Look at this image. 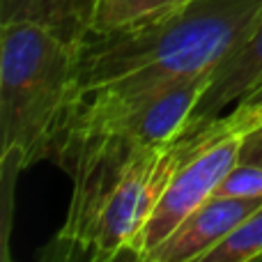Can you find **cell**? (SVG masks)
I'll list each match as a JSON object with an SVG mask.
<instances>
[{
    "label": "cell",
    "mask_w": 262,
    "mask_h": 262,
    "mask_svg": "<svg viewBox=\"0 0 262 262\" xmlns=\"http://www.w3.org/2000/svg\"><path fill=\"white\" fill-rule=\"evenodd\" d=\"M262 21V0H191L138 30L90 35L81 46V95L143 90L212 74Z\"/></svg>",
    "instance_id": "1"
},
{
    "label": "cell",
    "mask_w": 262,
    "mask_h": 262,
    "mask_svg": "<svg viewBox=\"0 0 262 262\" xmlns=\"http://www.w3.org/2000/svg\"><path fill=\"white\" fill-rule=\"evenodd\" d=\"M81 46L30 23L0 26V163L5 237L18 172L51 159L60 129L81 97Z\"/></svg>",
    "instance_id": "2"
},
{
    "label": "cell",
    "mask_w": 262,
    "mask_h": 262,
    "mask_svg": "<svg viewBox=\"0 0 262 262\" xmlns=\"http://www.w3.org/2000/svg\"><path fill=\"white\" fill-rule=\"evenodd\" d=\"M184 154V140L177 138L136 157L90 214L72 258L101 262L124 253L134 255L140 232Z\"/></svg>",
    "instance_id": "3"
},
{
    "label": "cell",
    "mask_w": 262,
    "mask_h": 262,
    "mask_svg": "<svg viewBox=\"0 0 262 262\" xmlns=\"http://www.w3.org/2000/svg\"><path fill=\"white\" fill-rule=\"evenodd\" d=\"M186 154L175 168L166 191L161 193L149 221L145 223L140 239L134 249V258L147 260V255L166 237L180 228L186 216L214 195L216 186L239 161L244 136L228 131L221 120L193 136H184Z\"/></svg>",
    "instance_id": "4"
},
{
    "label": "cell",
    "mask_w": 262,
    "mask_h": 262,
    "mask_svg": "<svg viewBox=\"0 0 262 262\" xmlns=\"http://www.w3.org/2000/svg\"><path fill=\"white\" fill-rule=\"evenodd\" d=\"M262 88V21L246 37V41L235 49L209 76L200 101L195 104L193 115L186 124L184 136H193L219 118L228 115L237 104L249 99Z\"/></svg>",
    "instance_id": "5"
},
{
    "label": "cell",
    "mask_w": 262,
    "mask_h": 262,
    "mask_svg": "<svg viewBox=\"0 0 262 262\" xmlns=\"http://www.w3.org/2000/svg\"><path fill=\"white\" fill-rule=\"evenodd\" d=\"M260 205V198H219V195H212L191 216H186L180 223V228L170 237H166L147 255L145 262L203 260Z\"/></svg>",
    "instance_id": "6"
},
{
    "label": "cell",
    "mask_w": 262,
    "mask_h": 262,
    "mask_svg": "<svg viewBox=\"0 0 262 262\" xmlns=\"http://www.w3.org/2000/svg\"><path fill=\"white\" fill-rule=\"evenodd\" d=\"M97 0H0V26L30 23L83 46L92 32Z\"/></svg>",
    "instance_id": "7"
},
{
    "label": "cell",
    "mask_w": 262,
    "mask_h": 262,
    "mask_svg": "<svg viewBox=\"0 0 262 262\" xmlns=\"http://www.w3.org/2000/svg\"><path fill=\"white\" fill-rule=\"evenodd\" d=\"M191 0H97L90 35L138 30L180 12Z\"/></svg>",
    "instance_id": "8"
},
{
    "label": "cell",
    "mask_w": 262,
    "mask_h": 262,
    "mask_svg": "<svg viewBox=\"0 0 262 262\" xmlns=\"http://www.w3.org/2000/svg\"><path fill=\"white\" fill-rule=\"evenodd\" d=\"M262 258V205L249 214L203 262H246Z\"/></svg>",
    "instance_id": "9"
},
{
    "label": "cell",
    "mask_w": 262,
    "mask_h": 262,
    "mask_svg": "<svg viewBox=\"0 0 262 262\" xmlns=\"http://www.w3.org/2000/svg\"><path fill=\"white\" fill-rule=\"evenodd\" d=\"M219 198H260L262 200V166L253 161H237L216 186Z\"/></svg>",
    "instance_id": "10"
},
{
    "label": "cell",
    "mask_w": 262,
    "mask_h": 262,
    "mask_svg": "<svg viewBox=\"0 0 262 262\" xmlns=\"http://www.w3.org/2000/svg\"><path fill=\"white\" fill-rule=\"evenodd\" d=\"M260 111H262V88L260 90H255L249 99H244L242 104H237L230 113L223 115V118H219V120H221V124L228 131H237V127H239L242 122H246L249 118L258 115Z\"/></svg>",
    "instance_id": "11"
},
{
    "label": "cell",
    "mask_w": 262,
    "mask_h": 262,
    "mask_svg": "<svg viewBox=\"0 0 262 262\" xmlns=\"http://www.w3.org/2000/svg\"><path fill=\"white\" fill-rule=\"evenodd\" d=\"M239 161H253L262 166V129L249 131L242 140V152H239Z\"/></svg>",
    "instance_id": "12"
},
{
    "label": "cell",
    "mask_w": 262,
    "mask_h": 262,
    "mask_svg": "<svg viewBox=\"0 0 262 262\" xmlns=\"http://www.w3.org/2000/svg\"><path fill=\"white\" fill-rule=\"evenodd\" d=\"M255 129H262V111H260L258 115H253V118H249L246 122H242L239 127H237V134L246 136L249 131H255Z\"/></svg>",
    "instance_id": "13"
}]
</instances>
